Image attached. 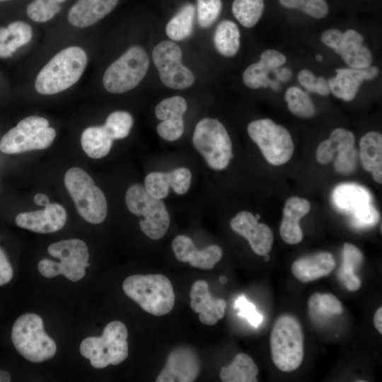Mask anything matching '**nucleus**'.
<instances>
[{
	"label": "nucleus",
	"instance_id": "nucleus-23",
	"mask_svg": "<svg viewBox=\"0 0 382 382\" xmlns=\"http://www.w3.org/2000/svg\"><path fill=\"white\" fill-rule=\"evenodd\" d=\"M119 0H78L68 13V21L77 28L91 26L108 15Z\"/></svg>",
	"mask_w": 382,
	"mask_h": 382
},
{
	"label": "nucleus",
	"instance_id": "nucleus-10",
	"mask_svg": "<svg viewBox=\"0 0 382 382\" xmlns=\"http://www.w3.org/2000/svg\"><path fill=\"white\" fill-rule=\"evenodd\" d=\"M56 136L44 117L28 116L8 130L1 138L0 150L7 154H16L50 147Z\"/></svg>",
	"mask_w": 382,
	"mask_h": 382
},
{
	"label": "nucleus",
	"instance_id": "nucleus-45",
	"mask_svg": "<svg viewBox=\"0 0 382 382\" xmlns=\"http://www.w3.org/2000/svg\"><path fill=\"white\" fill-rule=\"evenodd\" d=\"M234 308L238 309L237 315L245 318L254 328H258L262 321V316L256 310L255 306L248 301L244 295L239 296L235 301Z\"/></svg>",
	"mask_w": 382,
	"mask_h": 382
},
{
	"label": "nucleus",
	"instance_id": "nucleus-63",
	"mask_svg": "<svg viewBox=\"0 0 382 382\" xmlns=\"http://www.w3.org/2000/svg\"><path fill=\"white\" fill-rule=\"evenodd\" d=\"M8 1V0H0V1Z\"/></svg>",
	"mask_w": 382,
	"mask_h": 382
},
{
	"label": "nucleus",
	"instance_id": "nucleus-62",
	"mask_svg": "<svg viewBox=\"0 0 382 382\" xmlns=\"http://www.w3.org/2000/svg\"><path fill=\"white\" fill-rule=\"evenodd\" d=\"M303 1H304V4H305L307 2L308 0H303Z\"/></svg>",
	"mask_w": 382,
	"mask_h": 382
},
{
	"label": "nucleus",
	"instance_id": "nucleus-19",
	"mask_svg": "<svg viewBox=\"0 0 382 382\" xmlns=\"http://www.w3.org/2000/svg\"><path fill=\"white\" fill-rule=\"evenodd\" d=\"M190 307L199 313V319L202 324L213 325L224 318L226 302L211 295L207 282H195L190 289Z\"/></svg>",
	"mask_w": 382,
	"mask_h": 382
},
{
	"label": "nucleus",
	"instance_id": "nucleus-44",
	"mask_svg": "<svg viewBox=\"0 0 382 382\" xmlns=\"http://www.w3.org/2000/svg\"><path fill=\"white\" fill-rule=\"evenodd\" d=\"M183 117L163 120L156 127L158 135L165 140L173 141L178 139L184 132Z\"/></svg>",
	"mask_w": 382,
	"mask_h": 382
},
{
	"label": "nucleus",
	"instance_id": "nucleus-20",
	"mask_svg": "<svg viewBox=\"0 0 382 382\" xmlns=\"http://www.w3.org/2000/svg\"><path fill=\"white\" fill-rule=\"evenodd\" d=\"M378 74L376 66L365 68H340L336 69V75L328 81L330 92L337 98L345 101L352 100L364 80H371Z\"/></svg>",
	"mask_w": 382,
	"mask_h": 382
},
{
	"label": "nucleus",
	"instance_id": "nucleus-28",
	"mask_svg": "<svg viewBox=\"0 0 382 382\" xmlns=\"http://www.w3.org/2000/svg\"><path fill=\"white\" fill-rule=\"evenodd\" d=\"M259 371L253 359L245 353L238 354L230 364L221 369L223 382H257Z\"/></svg>",
	"mask_w": 382,
	"mask_h": 382
},
{
	"label": "nucleus",
	"instance_id": "nucleus-54",
	"mask_svg": "<svg viewBox=\"0 0 382 382\" xmlns=\"http://www.w3.org/2000/svg\"><path fill=\"white\" fill-rule=\"evenodd\" d=\"M13 52L8 49L6 42H0V58L11 57Z\"/></svg>",
	"mask_w": 382,
	"mask_h": 382
},
{
	"label": "nucleus",
	"instance_id": "nucleus-60",
	"mask_svg": "<svg viewBox=\"0 0 382 382\" xmlns=\"http://www.w3.org/2000/svg\"><path fill=\"white\" fill-rule=\"evenodd\" d=\"M255 217L257 220H259L260 219V216L257 214L255 215Z\"/></svg>",
	"mask_w": 382,
	"mask_h": 382
},
{
	"label": "nucleus",
	"instance_id": "nucleus-49",
	"mask_svg": "<svg viewBox=\"0 0 382 382\" xmlns=\"http://www.w3.org/2000/svg\"><path fill=\"white\" fill-rule=\"evenodd\" d=\"M13 277V269L4 252L0 248V286L9 282Z\"/></svg>",
	"mask_w": 382,
	"mask_h": 382
},
{
	"label": "nucleus",
	"instance_id": "nucleus-9",
	"mask_svg": "<svg viewBox=\"0 0 382 382\" xmlns=\"http://www.w3.org/2000/svg\"><path fill=\"white\" fill-rule=\"evenodd\" d=\"M125 203L130 212L144 217L139 226L149 238L158 240L166 235L170 224L168 212L161 199L150 195L144 186L131 185L125 195Z\"/></svg>",
	"mask_w": 382,
	"mask_h": 382
},
{
	"label": "nucleus",
	"instance_id": "nucleus-16",
	"mask_svg": "<svg viewBox=\"0 0 382 382\" xmlns=\"http://www.w3.org/2000/svg\"><path fill=\"white\" fill-rule=\"evenodd\" d=\"M230 226L233 231L247 239L257 255L263 256L271 250L273 243L271 229L265 224H259L252 213L240 212L231 219Z\"/></svg>",
	"mask_w": 382,
	"mask_h": 382
},
{
	"label": "nucleus",
	"instance_id": "nucleus-7",
	"mask_svg": "<svg viewBox=\"0 0 382 382\" xmlns=\"http://www.w3.org/2000/svg\"><path fill=\"white\" fill-rule=\"evenodd\" d=\"M47 252L52 257L59 258L60 262L41 260L37 268L45 277L62 274L72 282H77L84 277L86 267L90 266L87 245L80 239L72 238L52 243L48 246Z\"/></svg>",
	"mask_w": 382,
	"mask_h": 382
},
{
	"label": "nucleus",
	"instance_id": "nucleus-42",
	"mask_svg": "<svg viewBox=\"0 0 382 382\" xmlns=\"http://www.w3.org/2000/svg\"><path fill=\"white\" fill-rule=\"evenodd\" d=\"M336 154L334 168L337 173L350 174L356 170L359 153L354 146L342 149Z\"/></svg>",
	"mask_w": 382,
	"mask_h": 382
},
{
	"label": "nucleus",
	"instance_id": "nucleus-21",
	"mask_svg": "<svg viewBox=\"0 0 382 382\" xmlns=\"http://www.w3.org/2000/svg\"><path fill=\"white\" fill-rule=\"evenodd\" d=\"M286 61L285 55L277 50L269 49L264 51L259 62L249 65L243 71V83L253 89L268 86L277 89L278 84L269 78V74L284 64Z\"/></svg>",
	"mask_w": 382,
	"mask_h": 382
},
{
	"label": "nucleus",
	"instance_id": "nucleus-32",
	"mask_svg": "<svg viewBox=\"0 0 382 382\" xmlns=\"http://www.w3.org/2000/svg\"><path fill=\"white\" fill-rule=\"evenodd\" d=\"M311 318L317 322H323L335 315H340L343 308L339 299L332 294L316 293L308 301Z\"/></svg>",
	"mask_w": 382,
	"mask_h": 382
},
{
	"label": "nucleus",
	"instance_id": "nucleus-61",
	"mask_svg": "<svg viewBox=\"0 0 382 382\" xmlns=\"http://www.w3.org/2000/svg\"><path fill=\"white\" fill-rule=\"evenodd\" d=\"M66 0H55V1L57 3V4H59V3H62L64 1H65Z\"/></svg>",
	"mask_w": 382,
	"mask_h": 382
},
{
	"label": "nucleus",
	"instance_id": "nucleus-56",
	"mask_svg": "<svg viewBox=\"0 0 382 382\" xmlns=\"http://www.w3.org/2000/svg\"><path fill=\"white\" fill-rule=\"evenodd\" d=\"M11 381V376L8 372L0 370V382H8Z\"/></svg>",
	"mask_w": 382,
	"mask_h": 382
},
{
	"label": "nucleus",
	"instance_id": "nucleus-12",
	"mask_svg": "<svg viewBox=\"0 0 382 382\" xmlns=\"http://www.w3.org/2000/svg\"><path fill=\"white\" fill-rule=\"evenodd\" d=\"M247 130L269 163L281 166L292 157L294 144L289 132L284 127L265 118L250 122Z\"/></svg>",
	"mask_w": 382,
	"mask_h": 382
},
{
	"label": "nucleus",
	"instance_id": "nucleus-1",
	"mask_svg": "<svg viewBox=\"0 0 382 382\" xmlns=\"http://www.w3.org/2000/svg\"><path fill=\"white\" fill-rule=\"evenodd\" d=\"M86 52L80 47L71 46L55 54L38 73L35 90L42 95L62 92L75 84L87 65Z\"/></svg>",
	"mask_w": 382,
	"mask_h": 382
},
{
	"label": "nucleus",
	"instance_id": "nucleus-5",
	"mask_svg": "<svg viewBox=\"0 0 382 382\" xmlns=\"http://www.w3.org/2000/svg\"><path fill=\"white\" fill-rule=\"evenodd\" d=\"M11 340L18 353L32 362L46 361L56 354L55 342L45 332L43 321L35 313H25L17 318Z\"/></svg>",
	"mask_w": 382,
	"mask_h": 382
},
{
	"label": "nucleus",
	"instance_id": "nucleus-48",
	"mask_svg": "<svg viewBox=\"0 0 382 382\" xmlns=\"http://www.w3.org/2000/svg\"><path fill=\"white\" fill-rule=\"evenodd\" d=\"M316 160L320 164H328L334 158L335 153L328 139L323 141L316 149Z\"/></svg>",
	"mask_w": 382,
	"mask_h": 382
},
{
	"label": "nucleus",
	"instance_id": "nucleus-59",
	"mask_svg": "<svg viewBox=\"0 0 382 382\" xmlns=\"http://www.w3.org/2000/svg\"><path fill=\"white\" fill-rule=\"evenodd\" d=\"M263 257H264V260H265V261H269L270 259V255H268V253L264 255Z\"/></svg>",
	"mask_w": 382,
	"mask_h": 382
},
{
	"label": "nucleus",
	"instance_id": "nucleus-18",
	"mask_svg": "<svg viewBox=\"0 0 382 382\" xmlns=\"http://www.w3.org/2000/svg\"><path fill=\"white\" fill-rule=\"evenodd\" d=\"M66 212L59 204L50 203L43 210L23 212L16 217V224L35 233H48L62 228L66 221Z\"/></svg>",
	"mask_w": 382,
	"mask_h": 382
},
{
	"label": "nucleus",
	"instance_id": "nucleus-38",
	"mask_svg": "<svg viewBox=\"0 0 382 382\" xmlns=\"http://www.w3.org/2000/svg\"><path fill=\"white\" fill-rule=\"evenodd\" d=\"M168 172H152L144 179V187L147 192L158 199L166 198L170 192Z\"/></svg>",
	"mask_w": 382,
	"mask_h": 382
},
{
	"label": "nucleus",
	"instance_id": "nucleus-39",
	"mask_svg": "<svg viewBox=\"0 0 382 382\" xmlns=\"http://www.w3.org/2000/svg\"><path fill=\"white\" fill-rule=\"evenodd\" d=\"M61 10L59 4L44 0H34L27 7V15L33 21L38 23L52 19Z\"/></svg>",
	"mask_w": 382,
	"mask_h": 382
},
{
	"label": "nucleus",
	"instance_id": "nucleus-26",
	"mask_svg": "<svg viewBox=\"0 0 382 382\" xmlns=\"http://www.w3.org/2000/svg\"><path fill=\"white\" fill-rule=\"evenodd\" d=\"M359 157L362 166L372 173L374 180L382 183V136L378 132H369L359 141Z\"/></svg>",
	"mask_w": 382,
	"mask_h": 382
},
{
	"label": "nucleus",
	"instance_id": "nucleus-36",
	"mask_svg": "<svg viewBox=\"0 0 382 382\" xmlns=\"http://www.w3.org/2000/svg\"><path fill=\"white\" fill-rule=\"evenodd\" d=\"M187 108L185 99L175 96L161 100L155 108L156 117L160 120L183 117Z\"/></svg>",
	"mask_w": 382,
	"mask_h": 382
},
{
	"label": "nucleus",
	"instance_id": "nucleus-58",
	"mask_svg": "<svg viewBox=\"0 0 382 382\" xmlns=\"http://www.w3.org/2000/svg\"><path fill=\"white\" fill-rule=\"evenodd\" d=\"M316 59L317 61H322L323 60V56L320 54H317L316 57Z\"/></svg>",
	"mask_w": 382,
	"mask_h": 382
},
{
	"label": "nucleus",
	"instance_id": "nucleus-50",
	"mask_svg": "<svg viewBox=\"0 0 382 382\" xmlns=\"http://www.w3.org/2000/svg\"><path fill=\"white\" fill-rule=\"evenodd\" d=\"M277 79L282 81H287L292 76L291 71L286 67L277 68L273 71Z\"/></svg>",
	"mask_w": 382,
	"mask_h": 382
},
{
	"label": "nucleus",
	"instance_id": "nucleus-11",
	"mask_svg": "<svg viewBox=\"0 0 382 382\" xmlns=\"http://www.w3.org/2000/svg\"><path fill=\"white\" fill-rule=\"evenodd\" d=\"M149 66V58L145 50L132 46L105 70L103 77L104 88L112 93L129 91L144 79Z\"/></svg>",
	"mask_w": 382,
	"mask_h": 382
},
{
	"label": "nucleus",
	"instance_id": "nucleus-8",
	"mask_svg": "<svg viewBox=\"0 0 382 382\" xmlns=\"http://www.w3.org/2000/svg\"><path fill=\"white\" fill-rule=\"evenodd\" d=\"M192 143L214 170L225 169L233 158L231 138L217 119L205 117L199 121L193 132Z\"/></svg>",
	"mask_w": 382,
	"mask_h": 382
},
{
	"label": "nucleus",
	"instance_id": "nucleus-2",
	"mask_svg": "<svg viewBox=\"0 0 382 382\" xmlns=\"http://www.w3.org/2000/svg\"><path fill=\"white\" fill-rule=\"evenodd\" d=\"M122 288L128 297L155 316H164L174 307L172 283L163 274L131 275L125 279Z\"/></svg>",
	"mask_w": 382,
	"mask_h": 382
},
{
	"label": "nucleus",
	"instance_id": "nucleus-35",
	"mask_svg": "<svg viewBox=\"0 0 382 382\" xmlns=\"http://www.w3.org/2000/svg\"><path fill=\"white\" fill-rule=\"evenodd\" d=\"M133 122V117L128 112L115 111L108 115L104 127L113 140L120 139L129 135Z\"/></svg>",
	"mask_w": 382,
	"mask_h": 382
},
{
	"label": "nucleus",
	"instance_id": "nucleus-24",
	"mask_svg": "<svg viewBox=\"0 0 382 382\" xmlns=\"http://www.w3.org/2000/svg\"><path fill=\"white\" fill-rule=\"evenodd\" d=\"M335 267L332 253L319 252L301 257L291 265L293 275L302 282H309L330 274Z\"/></svg>",
	"mask_w": 382,
	"mask_h": 382
},
{
	"label": "nucleus",
	"instance_id": "nucleus-31",
	"mask_svg": "<svg viewBox=\"0 0 382 382\" xmlns=\"http://www.w3.org/2000/svg\"><path fill=\"white\" fill-rule=\"evenodd\" d=\"M195 13L196 8L193 4H184L166 25V33L168 37L174 41H180L190 36Z\"/></svg>",
	"mask_w": 382,
	"mask_h": 382
},
{
	"label": "nucleus",
	"instance_id": "nucleus-51",
	"mask_svg": "<svg viewBox=\"0 0 382 382\" xmlns=\"http://www.w3.org/2000/svg\"><path fill=\"white\" fill-rule=\"evenodd\" d=\"M279 3L284 7L294 9H301L303 1L302 0H279Z\"/></svg>",
	"mask_w": 382,
	"mask_h": 382
},
{
	"label": "nucleus",
	"instance_id": "nucleus-34",
	"mask_svg": "<svg viewBox=\"0 0 382 382\" xmlns=\"http://www.w3.org/2000/svg\"><path fill=\"white\" fill-rule=\"evenodd\" d=\"M285 100L289 111L294 115L308 118L316 114V107L307 92L297 86L289 87L285 92Z\"/></svg>",
	"mask_w": 382,
	"mask_h": 382
},
{
	"label": "nucleus",
	"instance_id": "nucleus-47",
	"mask_svg": "<svg viewBox=\"0 0 382 382\" xmlns=\"http://www.w3.org/2000/svg\"><path fill=\"white\" fill-rule=\"evenodd\" d=\"M328 11V5L325 0H308L301 9V11L315 18H324Z\"/></svg>",
	"mask_w": 382,
	"mask_h": 382
},
{
	"label": "nucleus",
	"instance_id": "nucleus-13",
	"mask_svg": "<svg viewBox=\"0 0 382 382\" xmlns=\"http://www.w3.org/2000/svg\"><path fill=\"white\" fill-rule=\"evenodd\" d=\"M182 59V50L174 42L164 40L154 48V64L158 71L161 82L167 87L185 89L193 85L195 76L183 64Z\"/></svg>",
	"mask_w": 382,
	"mask_h": 382
},
{
	"label": "nucleus",
	"instance_id": "nucleus-4",
	"mask_svg": "<svg viewBox=\"0 0 382 382\" xmlns=\"http://www.w3.org/2000/svg\"><path fill=\"white\" fill-rule=\"evenodd\" d=\"M127 337L126 325L120 321H112L105 327L101 336L82 340L80 352L90 359L91 364L96 369L117 365L128 356Z\"/></svg>",
	"mask_w": 382,
	"mask_h": 382
},
{
	"label": "nucleus",
	"instance_id": "nucleus-29",
	"mask_svg": "<svg viewBox=\"0 0 382 382\" xmlns=\"http://www.w3.org/2000/svg\"><path fill=\"white\" fill-rule=\"evenodd\" d=\"M113 139L103 126L86 128L81 134V144L84 152L92 158H101L111 149Z\"/></svg>",
	"mask_w": 382,
	"mask_h": 382
},
{
	"label": "nucleus",
	"instance_id": "nucleus-46",
	"mask_svg": "<svg viewBox=\"0 0 382 382\" xmlns=\"http://www.w3.org/2000/svg\"><path fill=\"white\" fill-rule=\"evenodd\" d=\"M168 176L170 186L176 194L183 195L187 192L192 179V174L188 168H175L168 172Z\"/></svg>",
	"mask_w": 382,
	"mask_h": 382
},
{
	"label": "nucleus",
	"instance_id": "nucleus-14",
	"mask_svg": "<svg viewBox=\"0 0 382 382\" xmlns=\"http://www.w3.org/2000/svg\"><path fill=\"white\" fill-rule=\"evenodd\" d=\"M320 39L352 68H365L373 62L371 52L363 45V36L355 30L342 33L338 29H328L321 34Z\"/></svg>",
	"mask_w": 382,
	"mask_h": 382
},
{
	"label": "nucleus",
	"instance_id": "nucleus-25",
	"mask_svg": "<svg viewBox=\"0 0 382 382\" xmlns=\"http://www.w3.org/2000/svg\"><path fill=\"white\" fill-rule=\"evenodd\" d=\"M332 200L337 209L350 216L371 204L373 199L366 187L356 183H346L335 187Z\"/></svg>",
	"mask_w": 382,
	"mask_h": 382
},
{
	"label": "nucleus",
	"instance_id": "nucleus-3",
	"mask_svg": "<svg viewBox=\"0 0 382 382\" xmlns=\"http://www.w3.org/2000/svg\"><path fill=\"white\" fill-rule=\"evenodd\" d=\"M272 359L284 372L297 369L304 357V337L299 320L290 314L279 316L270 334Z\"/></svg>",
	"mask_w": 382,
	"mask_h": 382
},
{
	"label": "nucleus",
	"instance_id": "nucleus-52",
	"mask_svg": "<svg viewBox=\"0 0 382 382\" xmlns=\"http://www.w3.org/2000/svg\"><path fill=\"white\" fill-rule=\"evenodd\" d=\"M374 324L380 334H382V307H379L374 316Z\"/></svg>",
	"mask_w": 382,
	"mask_h": 382
},
{
	"label": "nucleus",
	"instance_id": "nucleus-30",
	"mask_svg": "<svg viewBox=\"0 0 382 382\" xmlns=\"http://www.w3.org/2000/svg\"><path fill=\"white\" fill-rule=\"evenodd\" d=\"M241 33L238 25L231 21L224 20L216 28L214 44L216 50L223 56L236 55L240 47Z\"/></svg>",
	"mask_w": 382,
	"mask_h": 382
},
{
	"label": "nucleus",
	"instance_id": "nucleus-41",
	"mask_svg": "<svg viewBox=\"0 0 382 382\" xmlns=\"http://www.w3.org/2000/svg\"><path fill=\"white\" fill-rule=\"evenodd\" d=\"M299 83L310 93L326 96L330 94L328 81L323 77H316L309 69H302L298 74Z\"/></svg>",
	"mask_w": 382,
	"mask_h": 382
},
{
	"label": "nucleus",
	"instance_id": "nucleus-53",
	"mask_svg": "<svg viewBox=\"0 0 382 382\" xmlns=\"http://www.w3.org/2000/svg\"><path fill=\"white\" fill-rule=\"evenodd\" d=\"M34 202L36 204L44 207L50 204L48 197L43 193L36 194L34 197Z\"/></svg>",
	"mask_w": 382,
	"mask_h": 382
},
{
	"label": "nucleus",
	"instance_id": "nucleus-43",
	"mask_svg": "<svg viewBox=\"0 0 382 382\" xmlns=\"http://www.w3.org/2000/svg\"><path fill=\"white\" fill-rule=\"evenodd\" d=\"M350 219L354 227L368 228L378 223L379 213L371 203L350 215Z\"/></svg>",
	"mask_w": 382,
	"mask_h": 382
},
{
	"label": "nucleus",
	"instance_id": "nucleus-27",
	"mask_svg": "<svg viewBox=\"0 0 382 382\" xmlns=\"http://www.w3.org/2000/svg\"><path fill=\"white\" fill-rule=\"evenodd\" d=\"M342 256V262L338 270V277L347 290L356 291L361 287V282L354 274V271L362 264V253L354 245L345 243Z\"/></svg>",
	"mask_w": 382,
	"mask_h": 382
},
{
	"label": "nucleus",
	"instance_id": "nucleus-22",
	"mask_svg": "<svg viewBox=\"0 0 382 382\" xmlns=\"http://www.w3.org/2000/svg\"><path fill=\"white\" fill-rule=\"evenodd\" d=\"M311 210L310 202L293 196L287 199L283 209V218L279 226L282 240L291 245L300 243L303 237L299 221Z\"/></svg>",
	"mask_w": 382,
	"mask_h": 382
},
{
	"label": "nucleus",
	"instance_id": "nucleus-6",
	"mask_svg": "<svg viewBox=\"0 0 382 382\" xmlns=\"http://www.w3.org/2000/svg\"><path fill=\"white\" fill-rule=\"evenodd\" d=\"M64 181L81 216L91 224L102 223L107 216V200L93 178L82 168L74 167L66 172Z\"/></svg>",
	"mask_w": 382,
	"mask_h": 382
},
{
	"label": "nucleus",
	"instance_id": "nucleus-40",
	"mask_svg": "<svg viewBox=\"0 0 382 382\" xmlns=\"http://www.w3.org/2000/svg\"><path fill=\"white\" fill-rule=\"evenodd\" d=\"M7 29L13 38L6 43L12 52H15L18 47L29 42L32 39V28L27 23L15 21L11 23L7 26Z\"/></svg>",
	"mask_w": 382,
	"mask_h": 382
},
{
	"label": "nucleus",
	"instance_id": "nucleus-37",
	"mask_svg": "<svg viewBox=\"0 0 382 382\" xmlns=\"http://www.w3.org/2000/svg\"><path fill=\"white\" fill-rule=\"evenodd\" d=\"M222 8L221 0H197V19L203 28L211 27L220 15Z\"/></svg>",
	"mask_w": 382,
	"mask_h": 382
},
{
	"label": "nucleus",
	"instance_id": "nucleus-15",
	"mask_svg": "<svg viewBox=\"0 0 382 382\" xmlns=\"http://www.w3.org/2000/svg\"><path fill=\"white\" fill-rule=\"evenodd\" d=\"M197 352L187 346L174 348L168 355L166 364L156 377V382H192L200 371Z\"/></svg>",
	"mask_w": 382,
	"mask_h": 382
},
{
	"label": "nucleus",
	"instance_id": "nucleus-33",
	"mask_svg": "<svg viewBox=\"0 0 382 382\" xmlns=\"http://www.w3.org/2000/svg\"><path fill=\"white\" fill-rule=\"evenodd\" d=\"M264 8V0H233L231 9L243 26L251 28L259 21Z\"/></svg>",
	"mask_w": 382,
	"mask_h": 382
},
{
	"label": "nucleus",
	"instance_id": "nucleus-55",
	"mask_svg": "<svg viewBox=\"0 0 382 382\" xmlns=\"http://www.w3.org/2000/svg\"><path fill=\"white\" fill-rule=\"evenodd\" d=\"M9 35L7 28H0V42H5Z\"/></svg>",
	"mask_w": 382,
	"mask_h": 382
},
{
	"label": "nucleus",
	"instance_id": "nucleus-57",
	"mask_svg": "<svg viewBox=\"0 0 382 382\" xmlns=\"http://www.w3.org/2000/svg\"><path fill=\"white\" fill-rule=\"evenodd\" d=\"M219 281L221 284H224L227 282V279L226 277L224 276H221L220 278H219Z\"/></svg>",
	"mask_w": 382,
	"mask_h": 382
},
{
	"label": "nucleus",
	"instance_id": "nucleus-17",
	"mask_svg": "<svg viewBox=\"0 0 382 382\" xmlns=\"http://www.w3.org/2000/svg\"><path fill=\"white\" fill-rule=\"evenodd\" d=\"M175 257L183 262H189L194 267L211 270L221 260L223 251L218 245H210L197 250L192 240L187 236L178 235L172 242Z\"/></svg>",
	"mask_w": 382,
	"mask_h": 382
}]
</instances>
